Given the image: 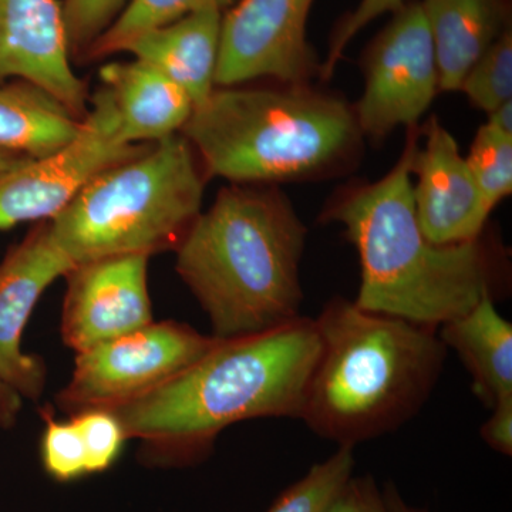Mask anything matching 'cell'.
Instances as JSON below:
<instances>
[{
  "label": "cell",
  "mask_w": 512,
  "mask_h": 512,
  "mask_svg": "<svg viewBox=\"0 0 512 512\" xmlns=\"http://www.w3.org/2000/svg\"><path fill=\"white\" fill-rule=\"evenodd\" d=\"M315 319L298 316L266 332L220 342L180 375L109 407L150 466L181 467L211 453L239 421L299 419L316 365Z\"/></svg>",
  "instance_id": "obj_1"
},
{
  "label": "cell",
  "mask_w": 512,
  "mask_h": 512,
  "mask_svg": "<svg viewBox=\"0 0 512 512\" xmlns=\"http://www.w3.org/2000/svg\"><path fill=\"white\" fill-rule=\"evenodd\" d=\"M417 150L414 126L389 174L346 188L320 218L342 225L357 249V306L439 329L466 315L488 293L494 296V269L483 238L436 245L421 231L412 181Z\"/></svg>",
  "instance_id": "obj_2"
},
{
  "label": "cell",
  "mask_w": 512,
  "mask_h": 512,
  "mask_svg": "<svg viewBox=\"0 0 512 512\" xmlns=\"http://www.w3.org/2000/svg\"><path fill=\"white\" fill-rule=\"evenodd\" d=\"M306 227L276 188L232 184L175 249L178 275L215 338L256 335L301 316Z\"/></svg>",
  "instance_id": "obj_3"
},
{
  "label": "cell",
  "mask_w": 512,
  "mask_h": 512,
  "mask_svg": "<svg viewBox=\"0 0 512 512\" xmlns=\"http://www.w3.org/2000/svg\"><path fill=\"white\" fill-rule=\"evenodd\" d=\"M315 322L319 356L299 417L313 433L355 448L400 429L430 399L447 357L439 329L340 296Z\"/></svg>",
  "instance_id": "obj_4"
},
{
  "label": "cell",
  "mask_w": 512,
  "mask_h": 512,
  "mask_svg": "<svg viewBox=\"0 0 512 512\" xmlns=\"http://www.w3.org/2000/svg\"><path fill=\"white\" fill-rule=\"evenodd\" d=\"M181 134L207 177L232 184L311 180L356 158L363 134L355 110L306 84L218 87Z\"/></svg>",
  "instance_id": "obj_5"
},
{
  "label": "cell",
  "mask_w": 512,
  "mask_h": 512,
  "mask_svg": "<svg viewBox=\"0 0 512 512\" xmlns=\"http://www.w3.org/2000/svg\"><path fill=\"white\" fill-rule=\"evenodd\" d=\"M204 177L183 134L104 171L53 220L50 235L73 265L178 248L201 214Z\"/></svg>",
  "instance_id": "obj_6"
},
{
  "label": "cell",
  "mask_w": 512,
  "mask_h": 512,
  "mask_svg": "<svg viewBox=\"0 0 512 512\" xmlns=\"http://www.w3.org/2000/svg\"><path fill=\"white\" fill-rule=\"evenodd\" d=\"M148 146L121 140L116 107L100 86L69 143L0 175V231L22 222L53 220L97 175Z\"/></svg>",
  "instance_id": "obj_7"
},
{
  "label": "cell",
  "mask_w": 512,
  "mask_h": 512,
  "mask_svg": "<svg viewBox=\"0 0 512 512\" xmlns=\"http://www.w3.org/2000/svg\"><path fill=\"white\" fill-rule=\"evenodd\" d=\"M220 339L185 323H154L76 355L72 379L57 393L64 413L109 409L180 375Z\"/></svg>",
  "instance_id": "obj_8"
},
{
  "label": "cell",
  "mask_w": 512,
  "mask_h": 512,
  "mask_svg": "<svg viewBox=\"0 0 512 512\" xmlns=\"http://www.w3.org/2000/svg\"><path fill=\"white\" fill-rule=\"evenodd\" d=\"M365 92L353 110L363 136L383 140L397 127H414L439 92V70L420 0L402 8L367 46Z\"/></svg>",
  "instance_id": "obj_9"
},
{
  "label": "cell",
  "mask_w": 512,
  "mask_h": 512,
  "mask_svg": "<svg viewBox=\"0 0 512 512\" xmlns=\"http://www.w3.org/2000/svg\"><path fill=\"white\" fill-rule=\"evenodd\" d=\"M313 0H238L222 15L215 86L256 79L306 84L319 72L306 39Z\"/></svg>",
  "instance_id": "obj_10"
},
{
  "label": "cell",
  "mask_w": 512,
  "mask_h": 512,
  "mask_svg": "<svg viewBox=\"0 0 512 512\" xmlns=\"http://www.w3.org/2000/svg\"><path fill=\"white\" fill-rule=\"evenodd\" d=\"M147 255H119L76 265L67 272L60 333L76 353L153 322Z\"/></svg>",
  "instance_id": "obj_11"
},
{
  "label": "cell",
  "mask_w": 512,
  "mask_h": 512,
  "mask_svg": "<svg viewBox=\"0 0 512 512\" xmlns=\"http://www.w3.org/2000/svg\"><path fill=\"white\" fill-rule=\"evenodd\" d=\"M72 268L73 262L53 241L47 221L0 262V379L23 399L37 402L47 379L45 362L23 350V333L46 289Z\"/></svg>",
  "instance_id": "obj_12"
},
{
  "label": "cell",
  "mask_w": 512,
  "mask_h": 512,
  "mask_svg": "<svg viewBox=\"0 0 512 512\" xmlns=\"http://www.w3.org/2000/svg\"><path fill=\"white\" fill-rule=\"evenodd\" d=\"M70 57L62 3L0 0V84H33L82 120L89 94Z\"/></svg>",
  "instance_id": "obj_13"
},
{
  "label": "cell",
  "mask_w": 512,
  "mask_h": 512,
  "mask_svg": "<svg viewBox=\"0 0 512 512\" xmlns=\"http://www.w3.org/2000/svg\"><path fill=\"white\" fill-rule=\"evenodd\" d=\"M426 144L414 157V210L431 244L453 245L483 235L491 211L481 197L457 141L431 117L424 128Z\"/></svg>",
  "instance_id": "obj_14"
},
{
  "label": "cell",
  "mask_w": 512,
  "mask_h": 512,
  "mask_svg": "<svg viewBox=\"0 0 512 512\" xmlns=\"http://www.w3.org/2000/svg\"><path fill=\"white\" fill-rule=\"evenodd\" d=\"M222 15L224 12L217 8L197 10L134 37L123 52L156 67L177 83L190 96L195 109L215 90Z\"/></svg>",
  "instance_id": "obj_15"
},
{
  "label": "cell",
  "mask_w": 512,
  "mask_h": 512,
  "mask_svg": "<svg viewBox=\"0 0 512 512\" xmlns=\"http://www.w3.org/2000/svg\"><path fill=\"white\" fill-rule=\"evenodd\" d=\"M100 82L110 93L120 137L127 144H154L174 136L194 111L190 96L177 83L141 60L106 64Z\"/></svg>",
  "instance_id": "obj_16"
},
{
  "label": "cell",
  "mask_w": 512,
  "mask_h": 512,
  "mask_svg": "<svg viewBox=\"0 0 512 512\" xmlns=\"http://www.w3.org/2000/svg\"><path fill=\"white\" fill-rule=\"evenodd\" d=\"M420 5L443 92L460 90L471 67L512 28L511 0H420Z\"/></svg>",
  "instance_id": "obj_17"
},
{
  "label": "cell",
  "mask_w": 512,
  "mask_h": 512,
  "mask_svg": "<svg viewBox=\"0 0 512 512\" xmlns=\"http://www.w3.org/2000/svg\"><path fill=\"white\" fill-rule=\"evenodd\" d=\"M446 348L460 357L473 380V392L488 407L512 396V325L485 295L460 318L441 325Z\"/></svg>",
  "instance_id": "obj_18"
},
{
  "label": "cell",
  "mask_w": 512,
  "mask_h": 512,
  "mask_svg": "<svg viewBox=\"0 0 512 512\" xmlns=\"http://www.w3.org/2000/svg\"><path fill=\"white\" fill-rule=\"evenodd\" d=\"M80 121L52 96L16 80L0 84V148L45 157L69 143Z\"/></svg>",
  "instance_id": "obj_19"
},
{
  "label": "cell",
  "mask_w": 512,
  "mask_h": 512,
  "mask_svg": "<svg viewBox=\"0 0 512 512\" xmlns=\"http://www.w3.org/2000/svg\"><path fill=\"white\" fill-rule=\"evenodd\" d=\"M238 0H128L126 8L97 40L86 59H101L123 52L128 42L148 30L160 28L192 12L217 8L227 12Z\"/></svg>",
  "instance_id": "obj_20"
},
{
  "label": "cell",
  "mask_w": 512,
  "mask_h": 512,
  "mask_svg": "<svg viewBox=\"0 0 512 512\" xmlns=\"http://www.w3.org/2000/svg\"><path fill=\"white\" fill-rule=\"evenodd\" d=\"M353 466V448L339 447L328 460L315 464L305 477L286 488L266 512H325L352 477Z\"/></svg>",
  "instance_id": "obj_21"
},
{
  "label": "cell",
  "mask_w": 512,
  "mask_h": 512,
  "mask_svg": "<svg viewBox=\"0 0 512 512\" xmlns=\"http://www.w3.org/2000/svg\"><path fill=\"white\" fill-rule=\"evenodd\" d=\"M466 160L485 205L493 212L512 192V137L484 124Z\"/></svg>",
  "instance_id": "obj_22"
},
{
  "label": "cell",
  "mask_w": 512,
  "mask_h": 512,
  "mask_svg": "<svg viewBox=\"0 0 512 512\" xmlns=\"http://www.w3.org/2000/svg\"><path fill=\"white\" fill-rule=\"evenodd\" d=\"M460 90L487 113L512 100V28L471 67Z\"/></svg>",
  "instance_id": "obj_23"
},
{
  "label": "cell",
  "mask_w": 512,
  "mask_h": 512,
  "mask_svg": "<svg viewBox=\"0 0 512 512\" xmlns=\"http://www.w3.org/2000/svg\"><path fill=\"white\" fill-rule=\"evenodd\" d=\"M45 431L42 437L43 467L57 481L77 480L87 476L86 450L73 420H57L50 410H43Z\"/></svg>",
  "instance_id": "obj_24"
},
{
  "label": "cell",
  "mask_w": 512,
  "mask_h": 512,
  "mask_svg": "<svg viewBox=\"0 0 512 512\" xmlns=\"http://www.w3.org/2000/svg\"><path fill=\"white\" fill-rule=\"evenodd\" d=\"M128 0H63L70 55L86 59L94 43L116 22Z\"/></svg>",
  "instance_id": "obj_25"
},
{
  "label": "cell",
  "mask_w": 512,
  "mask_h": 512,
  "mask_svg": "<svg viewBox=\"0 0 512 512\" xmlns=\"http://www.w3.org/2000/svg\"><path fill=\"white\" fill-rule=\"evenodd\" d=\"M82 436L89 474L109 470L127 440L120 421L106 409H90L70 416Z\"/></svg>",
  "instance_id": "obj_26"
},
{
  "label": "cell",
  "mask_w": 512,
  "mask_h": 512,
  "mask_svg": "<svg viewBox=\"0 0 512 512\" xmlns=\"http://www.w3.org/2000/svg\"><path fill=\"white\" fill-rule=\"evenodd\" d=\"M404 2L406 0H360L359 5L352 12L346 13L333 29L328 56L325 63L320 64V77L323 80H329L350 42L380 16L394 13L402 8Z\"/></svg>",
  "instance_id": "obj_27"
},
{
  "label": "cell",
  "mask_w": 512,
  "mask_h": 512,
  "mask_svg": "<svg viewBox=\"0 0 512 512\" xmlns=\"http://www.w3.org/2000/svg\"><path fill=\"white\" fill-rule=\"evenodd\" d=\"M325 512H390L372 477H350Z\"/></svg>",
  "instance_id": "obj_28"
},
{
  "label": "cell",
  "mask_w": 512,
  "mask_h": 512,
  "mask_svg": "<svg viewBox=\"0 0 512 512\" xmlns=\"http://www.w3.org/2000/svg\"><path fill=\"white\" fill-rule=\"evenodd\" d=\"M480 433L487 446L504 456H512V396L491 407L490 419L485 421Z\"/></svg>",
  "instance_id": "obj_29"
},
{
  "label": "cell",
  "mask_w": 512,
  "mask_h": 512,
  "mask_svg": "<svg viewBox=\"0 0 512 512\" xmlns=\"http://www.w3.org/2000/svg\"><path fill=\"white\" fill-rule=\"evenodd\" d=\"M23 397L0 379V429L10 430L16 426L22 412Z\"/></svg>",
  "instance_id": "obj_30"
},
{
  "label": "cell",
  "mask_w": 512,
  "mask_h": 512,
  "mask_svg": "<svg viewBox=\"0 0 512 512\" xmlns=\"http://www.w3.org/2000/svg\"><path fill=\"white\" fill-rule=\"evenodd\" d=\"M488 114H490L488 126L493 127L504 136L512 137V100L501 104Z\"/></svg>",
  "instance_id": "obj_31"
},
{
  "label": "cell",
  "mask_w": 512,
  "mask_h": 512,
  "mask_svg": "<svg viewBox=\"0 0 512 512\" xmlns=\"http://www.w3.org/2000/svg\"><path fill=\"white\" fill-rule=\"evenodd\" d=\"M384 501H386L387 508L390 512H429L423 508L412 507L403 500L402 495L399 494L397 488L393 483L386 485L383 490Z\"/></svg>",
  "instance_id": "obj_32"
},
{
  "label": "cell",
  "mask_w": 512,
  "mask_h": 512,
  "mask_svg": "<svg viewBox=\"0 0 512 512\" xmlns=\"http://www.w3.org/2000/svg\"><path fill=\"white\" fill-rule=\"evenodd\" d=\"M28 160H30L29 157L0 148V175L5 174L6 171L12 170V168L18 167V165Z\"/></svg>",
  "instance_id": "obj_33"
}]
</instances>
